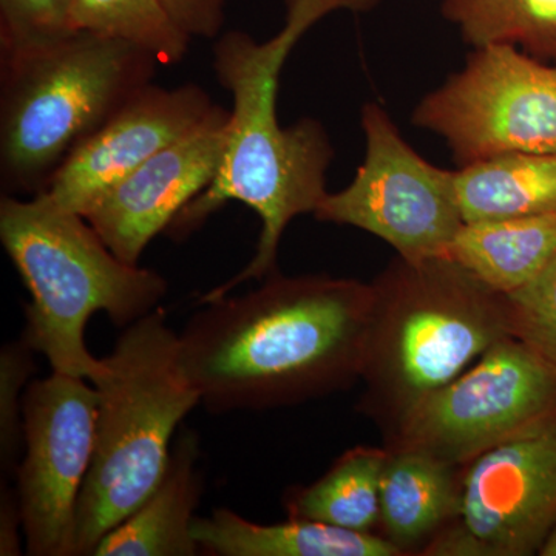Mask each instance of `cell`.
Masks as SVG:
<instances>
[{
	"mask_svg": "<svg viewBox=\"0 0 556 556\" xmlns=\"http://www.w3.org/2000/svg\"><path fill=\"white\" fill-rule=\"evenodd\" d=\"M218 109L197 84L167 89L150 83L70 152L43 192L83 215L146 161L200 130Z\"/></svg>",
	"mask_w": 556,
	"mask_h": 556,
	"instance_id": "12",
	"label": "cell"
},
{
	"mask_svg": "<svg viewBox=\"0 0 556 556\" xmlns=\"http://www.w3.org/2000/svg\"><path fill=\"white\" fill-rule=\"evenodd\" d=\"M382 0H285V25L258 42L240 30L214 43L215 79L230 97L225 156L214 181L182 208L166 233L182 241L230 201L247 204L262 219L254 257L232 278L211 289L201 302L225 298L241 283L278 273V249L292 219L317 211L327 197V170L334 148L320 121L303 118L283 127L278 121L280 75L300 39L336 11L368 13Z\"/></svg>",
	"mask_w": 556,
	"mask_h": 556,
	"instance_id": "2",
	"label": "cell"
},
{
	"mask_svg": "<svg viewBox=\"0 0 556 556\" xmlns=\"http://www.w3.org/2000/svg\"><path fill=\"white\" fill-rule=\"evenodd\" d=\"M22 515L16 489L2 481L0 489V555H21Z\"/></svg>",
	"mask_w": 556,
	"mask_h": 556,
	"instance_id": "26",
	"label": "cell"
},
{
	"mask_svg": "<svg viewBox=\"0 0 556 556\" xmlns=\"http://www.w3.org/2000/svg\"><path fill=\"white\" fill-rule=\"evenodd\" d=\"M556 522V419L464 468L459 514L422 556H533Z\"/></svg>",
	"mask_w": 556,
	"mask_h": 556,
	"instance_id": "11",
	"label": "cell"
},
{
	"mask_svg": "<svg viewBox=\"0 0 556 556\" xmlns=\"http://www.w3.org/2000/svg\"><path fill=\"white\" fill-rule=\"evenodd\" d=\"M98 404L93 383L60 372L33 379L25 391L16 495L28 555L75 556L79 497L97 450Z\"/></svg>",
	"mask_w": 556,
	"mask_h": 556,
	"instance_id": "10",
	"label": "cell"
},
{
	"mask_svg": "<svg viewBox=\"0 0 556 556\" xmlns=\"http://www.w3.org/2000/svg\"><path fill=\"white\" fill-rule=\"evenodd\" d=\"M412 123L460 166L507 153H556V64L508 43L477 47L466 67L416 105Z\"/></svg>",
	"mask_w": 556,
	"mask_h": 556,
	"instance_id": "8",
	"label": "cell"
},
{
	"mask_svg": "<svg viewBox=\"0 0 556 556\" xmlns=\"http://www.w3.org/2000/svg\"><path fill=\"white\" fill-rule=\"evenodd\" d=\"M387 450L378 533L402 556H422L459 514L466 467L412 450Z\"/></svg>",
	"mask_w": 556,
	"mask_h": 556,
	"instance_id": "14",
	"label": "cell"
},
{
	"mask_svg": "<svg viewBox=\"0 0 556 556\" xmlns=\"http://www.w3.org/2000/svg\"><path fill=\"white\" fill-rule=\"evenodd\" d=\"M193 536L204 554L217 556H402L379 533L351 532L300 518L258 525L229 508L195 518Z\"/></svg>",
	"mask_w": 556,
	"mask_h": 556,
	"instance_id": "16",
	"label": "cell"
},
{
	"mask_svg": "<svg viewBox=\"0 0 556 556\" xmlns=\"http://www.w3.org/2000/svg\"><path fill=\"white\" fill-rule=\"evenodd\" d=\"M464 223L556 214V153H507L455 170Z\"/></svg>",
	"mask_w": 556,
	"mask_h": 556,
	"instance_id": "18",
	"label": "cell"
},
{
	"mask_svg": "<svg viewBox=\"0 0 556 556\" xmlns=\"http://www.w3.org/2000/svg\"><path fill=\"white\" fill-rule=\"evenodd\" d=\"M0 241L30 294L22 338L47 357L53 372L90 380L104 361L86 345L87 321L105 313L126 328L159 308L166 278L116 257L78 212L46 192L0 199Z\"/></svg>",
	"mask_w": 556,
	"mask_h": 556,
	"instance_id": "4",
	"label": "cell"
},
{
	"mask_svg": "<svg viewBox=\"0 0 556 556\" xmlns=\"http://www.w3.org/2000/svg\"><path fill=\"white\" fill-rule=\"evenodd\" d=\"M170 16L190 38L217 39L228 0H163Z\"/></svg>",
	"mask_w": 556,
	"mask_h": 556,
	"instance_id": "25",
	"label": "cell"
},
{
	"mask_svg": "<svg viewBox=\"0 0 556 556\" xmlns=\"http://www.w3.org/2000/svg\"><path fill=\"white\" fill-rule=\"evenodd\" d=\"M230 112L215 115L93 201L83 217L124 263L139 265L150 241L214 181L225 156Z\"/></svg>",
	"mask_w": 556,
	"mask_h": 556,
	"instance_id": "13",
	"label": "cell"
},
{
	"mask_svg": "<svg viewBox=\"0 0 556 556\" xmlns=\"http://www.w3.org/2000/svg\"><path fill=\"white\" fill-rule=\"evenodd\" d=\"M160 62L124 40L73 30L0 53V189L38 195L73 149L141 87Z\"/></svg>",
	"mask_w": 556,
	"mask_h": 556,
	"instance_id": "5",
	"label": "cell"
},
{
	"mask_svg": "<svg viewBox=\"0 0 556 556\" xmlns=\"http://www.w3.org/2000/svg\"><path fill=\"white\" fill-rule=\"evenodd\" d=\"M200 441L186 430L175 439L169 466L159 486L110 530L94 556H193L200 544L193 536L195 510L203 495L199 468Z\"/></svg>",
	"mask_w": 556,
	"mask_h": 556,
	"instance_id": "15",
	"label": "cell"
},
{
	"mask_svg": "<svg viewBox=\"0 0 556 556\" xmlns=\"http://www.w3.org/2000/svg\"><path fill=\"white\" fill-rule=\"evenodd\" d=\"M387 455V447L357 445L346 450L316 482L288 490L283 496L288 518L378 533L380 479Z\"/></svg>",
	"mask_w": 556,
	"mask_h": 556,
	"instance_id": "19",
	"label": "cell"
},
{
	"mask_svg": "<svg viewBox=\"0 0 556 556\" xmlns=\"http://www.w3.org/2000/svg\"><path fill=\"white\" fill-rule=\"evenodd\" d=\"M358 409L383 437L431 393L510 338L506 294L447 257H397L371 281Z\"/></svg>",
	"mask_w": 556,
	"mask_h": 556,
	"instance_id": "3",
	"label": "cell"
},
{
	"mask_svg": "<svg viewBox=\"0 0 556 556\" xmlns=\"http://www.w3.org/2000/svg\"><path fill=\"white\" fill-rule=\"evenodd\" d=\"M506 299L511 338L556 372V254L530 283Z\"/></svg>",
	"mask_w": 556,
	"mask_h": 556,
	"instance_id": "22",
	"label": "cell"
},
{
	"mask_svg": "<svg viewBox=\"0 0 556 556\" xmlns=\"http://www.w3.org/2000/svg\"><path fill=\"white\" fill-rule=\"evenodd\" d=\"M371 283L277 273L237 298L201 302L178 334L179 364L207 412L292 407L361 379Z\"/></svg>",
	"mask_w": 556,
	"mask_h": 556,
	"instance_id": "1",
	"label": "cell"
},
{
	"mask_svg": "<svg viewBox=\"0 0 556 556\" xmlns=\"http://www.w3.org/2000/svg\"><path fill=\"white\" fill-rule=\"evenodd\" d=\"M441 10L473 49L508 43L556 64V0H442Z\"/></svg>",
	"mask_w": 556,
	"mask_h": 556,
	"instance_id": "20",
	"label": "cell"
},
{
	"mask_svg": "<svg viewBox=\"0 0 556 556\" xmlns=\"http://www.w3.org/2000/svg\"><path fill=\"white\" fill-rule=\"evenodd\" d=\"M555 419L556 372L510 336L424 399L383 437V447L466 467Z\"/></svg>",
	"mask_w": 556,
	"mask_h": 556,
	"instance_id": "7",
	"label": "cell"
},
{
	"mask_svg": "<svg viewBox=\"0 0 556 556\" xmlns=\"http://www.w3.org/2000/svg\"><path fill=\"white\" fill-rule=\"evenodd\" d=\"M70 25L73 30L131 43L152 54L160 65L179 64L192 40L163 0H73Z\"/></svg>",
	"mask_w": 556,
	"mask_h": 556,
	"instance_id": "21",
	"label": "cell"
},
{
	"mask_svg": "<svg viewBox=\"0 0 556 556\" xmlns=\"http://www.w3.org/2000/svg\"><path fill=\"white\" fill-rule=\"evenodd\" d=\"M540 556H556V522L554 527H552L551 532L544 541L543 546H541L540 552H538Z\"/></svg>",
	"mask_w": 556,
	"mask_h": 556,
	"instance_id": "27",
	"label": "cell"
},
{
	"mask_svg": "<svg viewBox=\"0 0 556 556\" xmlns=\"http://www.w3.org/2000/svg\"><path fill=\"white\" fill-rule=\"evenodd\" d=\"M361 119L364 161L345 189L327 193L314 218L365 230L409 262L445 257L464 225L455 170L424 160L378 102H367Z\"/></svg>",
	"mask_w": 556,
	"mask_h": 556,
	"instance_id": "9",
	"label": "cell"
},
{
	"mask_svg": "<svg viewBox=\"0 0 556 556\" xmlns=\"http://www.w3.org/2000/svg\"><path fill=\"white\" fill-rule=\"evenodd\" d=\"M94 380L97 450L79 497L75 556L93 555L159 486L182 419L200 405L179 364L178 334L156 308L124 328Z\"/></svg>",
	"mask_w": 556,
	"mask_h": 556,
	"instance_id": "6",
	"label": "cell"
},
{
	"mask_svg": "<svg viewBox=\"0 0 556 556\" xmlns=\"http://www.w3.org/2000/svg\"><path fill=\"white\" fill-rule=\"evenodd\" d=\"M36 351L21 338L0 351V467L2 479L16 473L24 444V396L36 371Z\"/></svg>",
	"mask_w": 556,
	"mask_h": 556,
	"instance_id": "23",
	"label": "cell"
},
{
	"mask_svg": "<svg viewBox=\"0 0 556 556\" xmlns=\"http://www.w3.org/2000/svg\"><path fill=\"white\" fill-rule=\"evenodd\" d=\"M73 0H0V53L50 42L73 31Z\"/></svg>",
	"mask_w": 556,
	"mask_h": 556,
	"instance_id": "24",
	"label": "cell"
},
{
	"mask_svg": "<svg viewBox=\"0 0 556 556\" xmlns=\"http://www.w3.org/2000/svg\"><path fill=\"white\" fill-rule=\"evenodd\" d=\"M556 254V214L464 223L445 257L486 287L511 294Z\"/></svg>",
	"mask_w": 556,
	"mask_h": 556,
	"instance_id": "17",
	"label": "cell"
}]
</instances>
